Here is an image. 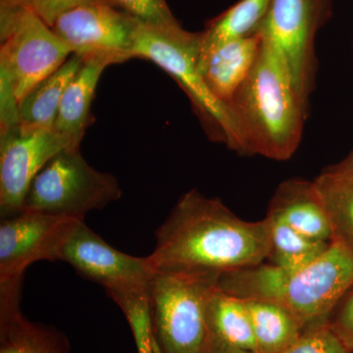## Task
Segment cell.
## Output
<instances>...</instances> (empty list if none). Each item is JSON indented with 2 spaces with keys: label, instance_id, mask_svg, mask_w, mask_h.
I'll use <instances>...</instances> for the list:
<instances>
[{
  "label": "cell",
  "instance_id": "obj_1",
  "mask_svg": "<svg viewBox=\"0 0 353 353\" xmlns=\"http://www.w3.org/2000/svg\"><path fill=\"white\" fill-rule=\"evenodd\" d=\"M155 236L146 256L153 271L223 273L263 263L270 221L241 219L219 199L194 189L179 199Z\"/></svg>",
  "mask_w": 353,
  "mask_h": 353
},
{
  "label": "cell",
  "instance_id": "obj_2",
  "mask_svg": "<svg viewBox=\"0 0 353 353\" xmlns=\"http://www.w3.org/2000/svg\"><path fill=\"white\" fill-rule=\"evenodd\" d=\"M352 285L353 252L336 241L301 270L260 263L224 272L218 281L220 290L243 301L280 304L304 330L328 322Z\"/></svg>",
  "mask_w": 353,
  "mask_h": 353
},
{
  "label": "cell",
  "instance_id": "obj_3",
  "mask_svg": "<svg viewBox=\"0 0 353 353\" xmlns=\"http://www.w3.org/2000/svg\"><path fill=\"white\" fill-rule=\"evenodd\" d=\"M229 106L245 155L284 161L296 152L308 111L297 97L282 57L264 39L252 72Z\"/></svg>",
  "mask_w": 353,
  "mask_h": 353
},
{
  "label": "cell",
  "instance_id": "obj_4",
  "mask_svg": "<svg viewBox=\"0 0 353 353\" xmlns=\"http://www.w3.org/2000/svg\"><path fill=\"white\" fill-rule=\"evenodd\" d=\"M134 58L150 60L169 74L189 97L209 134L245 154L229 104L212 94L199 71V32L185 31L180 25L153 27L139 22Z\"/></svg>",
  "mask_w": 353,
  "mask_h": 353
},
{
  "label": "cell",
  "instance_id": "obj_5",
  "mask_svg": "<svg viewBox=\"0 0 353 353\" xmlns=\"http://www.w3.org/2000/svg\"><path fill=\"white\" fill-rule=\"evenodd\" d=\"M216 272H154L150 317L157 353H205L208 309L218 287Z\"/></svg>",
  "mask_w": 353,
  "mask_h": 353
},
{
  "label": "cell",
  "instance_id": "obj_6",
  "mask_svg": "<svg viewBox=\"0 0 353 353\" xmlns=\"http://www.w3.org/2000/svg\"><path fill=\"white\" fill-rule=\"evenodd\" d=\"M121 197L122 190L112 174L90 166L80 148H65L34 179L22 211L85 218Z\"/></svg>",
  "mask_w": 353,
  "mask_h": 353
},
{
  "label": "cell",
  "instance_id": "obj_7",
  "mask_svg": "<svg viewBox=\"0 0 353 353\" xmlns=\"http://www.w3.org/2000/svg\"><path fill=\"white\" fill-rule=\"evenodd\" d=\"M0 75L18 101L72 55L29 6H0Z\"/></svg>",
  "mask_w": 353,
  "mask_h": 353
},
{
  "label": "cell",
  "instance_id": "obj_8",
  "mask_svg": "<svg viewBox=\"0 0 353 353\" xmlns=\"http://www.w3.org/2000/svg\"><path fill=\"white\" fill-rule=\"evenodd\" d=\"M330 10L331 0H271L257 30L282 57L297 97L307 111L317 65L316 34Z\"/></svg>",
  "mask_w": 353,
  "mask_h": 353
},
{
  "label": "cell",
  "instance_id": "obj_9",
  "mask_svg": "<svg viewBox=\"0 0 353 353\" xmlns=\"http://www.w3.org/2000/svg\"><path fill=\"white\" fill-rule=\"evenodd\" d=\"M60 261L71 265L83 277L102 285L116 303L150 299L154 271L146 257L116 250L85 225V221L62 250Z\"/></svg>",
  "mask_w": 353,
  "mask_h": 353
},
{
  "label": "cell",
  "instance_id": "obj_10",
  "mask_svg": "<svg viewBox=\"0 0 353 353\" xmlns=\"http://www.w3.org/2000/svg\"><path fill=\"white\" fill-rule=\"evenodd\" d=\"M139 22L110 2L71 9L51 26L53 32L83 59L97 58L109 65L134 58Z\"/></svg>",
  "mask_w": 353,
  "mask_h": 353
},
{
  "label": "cell",
  "instance_id": "obj_11",
  "mask_svg": "<svg viewBox=\"0 0 353 353\" xmlns=\"http://www.w3.org/2000/svg\"><path fill=\"white\" fill-rule=\"evenodd\" d=\"M85 218L22 211L0 224V283L23 281L34 262L57 261Z\"/></svg>",
  "mask_w": 353,
  "mask_h": 353
},
{
  "label": "cell",
  "instance_id": "obj_12",
  "mask_svg": "<svg viewBox=\"0 0 353 353\" xmlns=\"http://www.w3.org/2000/svg\"><path fill=\"white\" fill-rule=\"evenodd\" d=\"M72 148L53 131L19 124L0 132V215L22 212L32 181L57 153Z\"/></svg>",
  "mask_w": 353,
  "mask_h": 353
},
{
  "label": "cell",
  "instance_id": "obj_13",
  "mask_svg": "<svg viewBox=\"0 0 353 353\" xmlns=\"http://www.w3.org/2000/svg\"><path fill=\"white\" fill-rule=\"evenodd\" d=\"M22 283H0V353H72L64 334L23 315Z\"/></svg>",
  "mask_w": 353,
  "mask_h": 353
},
{
  "label": "cell",
  "instance_id": "obj_14",
  "mask_svg": "<svg viewBox=\"0 0 353 353\" xmlns=\"http://www.w3.org/2000/svg\"><path fill=\"white\" fill-rule=\"evenodd\" d=\"M268 214L311 240L333 241L331 223L313 181L290 179L281 183L272 197Z\"/></svg>",
  "mask_w": 353,
  "mask_h": 353
},
{
  "label": "cell",
  "instance_id": "obj_15",
  "mask_svg": "<svg viewBox=\"0 0 353 353\" xmlns=\"http://www.w3.org/2000/svg\"><path fill=\"white\" fill-rule=\"evenodd\" d=\"M260 48L261 37L256 32L220 46L199 65L206 85L218 99L229 104L252 72Z\"/></svg>",
  "mask_w": 353,
  "mask_h": 353
},
{
  "label": "cell",
  "instance_id": "obj_16",
  "mask_svg": "<svg viewBox=\"0 0 353 353\" xmlns=\"http://www.w3.org/2000/svg\"><path fill=\"white\" fill-rule=\"evenodd\" d=\"M108 62L97 58L83 59L76 75L65 90L53 131L67 139L72 148H80L90 123V108L95 90Z\"/></svg>",
  "mask_w": 353,
  "mask_h": 353
},
{
  "label": "cell",
  "instance_id": "obj_17",
  "mask_svg": "<svg viewBox=\"0 0 353 353\" xmlns=\"http://www.w3.org/2000/svg\"><path fill=\"white\" fill-rule=\"evenodd\" d=\"M82 64V57L72 54L57 71L26 94L18 105L21 124L53 129L65 90Z\"/></svg>",
  "mask_w": 353,
  "mask_h": 353
},
{
  "label": "cell",
  "instance_id": "obj_18",
  "mask_svg": "<svg viewBox=\"0 0 353 353\" xmlns=\"http://www.w3.org/2000/svg\"><path fill=\"white\" fill-rule=\"evenodd\" d=\"M271 0H240L211 21L203 32H199V65L220 46L254 34Z\"/></svg>",
  "mask_w": 353,
  "mask_h": 353
},
{
  "label": "cell",
  "instance_id": "obj_19",
  "mask_svg": "<svg viewBox=\"0 0 353 353\" xmlns=\"http://www.w3.org/2000/svg\"><path fill=\"white\" fill-rule=\"evenodd\" d=\"M208 320L210 340L256 352L252 320L243 299L216 288L209 299Z\"/></svg>",
  "mask_w": 353,
  "mask_h": 353
},
{
  "label": "cell",
  "instance_id": "obj_20",
  "mask_svg": "<svg viewBox=\"0 0 353 353\" xmlns=\"http://www.w3.org/2000/svg\"><path fill=\"white\" fill-rule=\"evenodd\" d=\"M313 183L331 223L332 241L353 252V171L330 166Z\"/></svg>",
  "mask_w": 353,
  "mask_h": 353
},
{
  "label": "cell",
  "instance_id": "obj_21",
  "mask_svg": "<svg viewBox=\"0 0 353 353\" xmlns=\"http://www.w3.org/2000/svg\"><path fill=\"white\" fill-rule=\"evenodd\" d=\"M245 303L256 353L284 352L303 333V325L280 304L267 301H245Z\"/></svg>",
  "mask_w": 353,
  "mask_h": 353
},
{
  "label": "cell",
  "instance_id": "obj_22",
  "mask_svg": "<svg viewBox=\"0 0 353 353\" xmlns=\"http://www.w3.org/2000/svg\"><path fill=\"white\" fill-rule=\"evenodd\" d=\"M270 221L269 263L285 270H301L315 261L331 243L311 240L299 234L279 218L267 214Z\"/></svg>",
  "mask_w": 353,
  "mask_h": 353
},
{
  "label": "cell",
  "instance_id": "obj_23",
  "mask_svg": "<svg viewBox=\"0 0 353 353\" xmlns=\"http://www.w3.org/2000/svg\"><path fill=\"white\" fill-rule=\"evenodd\" d=\"M280 353H352L329 323L304 330L299 339Z\"/></svg>",
  "mask_w": 353,
  "mask_h": 353
},
{
  "label": "cell",
  "instance_id": "obj_24",
  "mask_svg": "<svg viewBox=\"0 0 353 353\" xmlns=\"http://www.w3.org/2000/svg\"><path fill=\"white\" fill-rule=\"evenodd\" d=\"M131 327L138 353H157L153 338L150 299L127 301L119 306Z\"/></svg>",
  "mask_w": 353,
  "mask_h": 353
},
{
  "label": "cell",
  "instance_id": "obj_25",
  "mask_svg": "<svg viewBox=\"0 0 353 353\" xmlns=\"http://www.w3.org/2000/svg\"><path fill=\"white\" fill-rule=\"evenodd\" d=\"M109 2L143 24L153 27L179 25L166 0H109Z\"/></svg>",
  "mask_w": 353,
  "mask_h": 353
},
{
  "label": "cell",
  "instance_id": "obj_26",
  "mask_svg": "<svg viewBox=\"0 0 353 353\" xmlns=\"http://www.w3.org/2000/svg\"><path fill=\"white\" fill-rule=\"evenodd\" d=\"M328 323L353 353V285L334 308Z\"/></svg>",
  "mask_w": 353,
  "mask_h": 353
},
{
  "label": "cell",
  "instance_id": "obj_27",
  "mask_svg": "<svg viewBox=\"0 0 353 353\" xmlns=\"http://www.w3.org/2000/svg\"><path fill=\"white\" fill-rule=\"evenodd\" d=\"M101 1L109 2V0H31L29 7L51 28L57 18L67 11L85 4Z\"/></svg>",
  "mask_w": 353,
  "mask_h": 353
},
{
  "label": "cell",
  "instance_id": "obj_28",
  "mask_svg": "<svg viewBox=\"0 0 353 353\" xmlns=\"http://www.w3.org/2000/svg\"><path fill=\"white\" fill-rule=\"evenodd\" d=\"M205 353H256L250 352V350H241L229 347L224 343H218V341L209 340L208 347Z\"/></svg>",
  "mask_w": 353,
  "mask_h": 353
},
{
  "label": "cell",
  "instance_id": "obj_29",
  "mask_svg": "<svg viewBox=\"0 0 353 353\" xmlns=\"http://www.w3.org/2000/svg\"><path fill=\"white\" fill-rule=\"evenodd\" d=\"M333 166L341 169V170L353 171V150L345 159L341 160L340 163L333 165Z\"/></svg>",
  "mask_w": 353,
  "mask_h": 353
},
{
  "label": "cell",
  "instance_id": "obj_30",
  "mask_svg": "<svg viewBox=\"0 0 353 353\" xmlns=\"http://www.w3.org/2000/svg\"><path fill=\"white\" fill-rule=\"evenodd\" d=\"M31 0H0V6H29Z\"/></svg>",
  "mask_w": 353,
  "mask_h": 353
}]
</instances>
